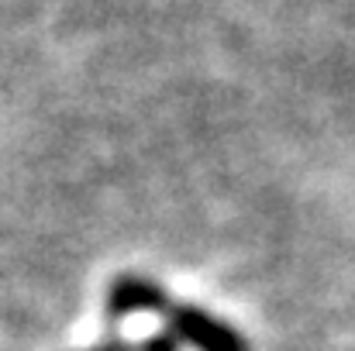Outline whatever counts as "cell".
<instances>
[{
    "label": "cell",
    "instance_id": "cell-1",
    "mask_svg": "<svg viewBox=\"0 0 355 351\" xmlns=\"http://www.w3.org/2000/svg\"><path fill=\"white\" fill-rule=\"evenodd\" d=\"M162 317L169 324V334L180 345H190L193 351H248V341L238 334L235 327L225 324L221 317L207 314L204 307L169 303V310Z\"/></svg>",
    "mask_w": 355,
    "mask_h": 351
},
{
    "label": "cell",
    "instance_id": "cell-2",
    "mask_svg": "<svg viewBox=\"0 0 355 351\" xmlns=\"http://www.w3.org/2000/svg\"><path fill=\"white\" fill-rule=\"evenodd\" d=\"M169 293L159 286V282H152V279H145V276H121L118 282L111 286V293H107V314H111V321H124V317H131V314H166L169 310Z\"/></svg>",
    "mask_w": 355,
    "mask_h": 351
},
{
    "label": "cell",
    "instance_id": "cell-3",
    "mask_svg": "<svg viewBox=\"0 0 355 351\" xmlns=\"http://www.w3.org/2000/svg\"><path fill=\"white\" fill-rule=\"evenodd\" d=\"M138 351H180V341L169 334V331H162V334H152V338H145V345Z\"/></svg>",
    "mask_w": 355,
    "mask_h": 351
},
{
    "label": "cell",
    "instance_id": "cell-4",
    "mask_svg": "<svg viewBox=\"0 0 355 351\" xmlns=\"http://www.w3.org/2000/svg\"><path fill=\"white\" fill-rule=\"evenodd\" d=\"M90 351H138V348H131L124 338H107V341H101L97 348H90Z\"/></svg>",
    "mask_w": 355,
    "mask_h": 351
}]
</instances>
